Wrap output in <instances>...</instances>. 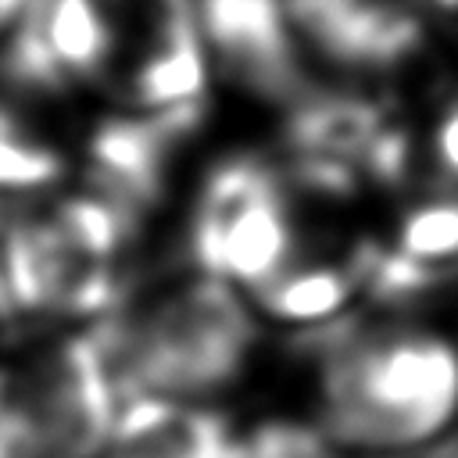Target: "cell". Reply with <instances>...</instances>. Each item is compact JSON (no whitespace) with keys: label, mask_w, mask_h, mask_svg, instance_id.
<instances>
[{"label":"cell","mask_w":458,"mask_h":458,"mask_svg":"<svg viewBox=\"0 0 458 458\" xmlns=\"http://www.w3.org/2000/svg\"><path fill=\"white\" fill-rule=\"evenodd\" d=\"M322 433L340 451L401 454L458 426V336L426 318H383L336 344L318 379Z\"/></svg>","instance_id":"6da1fadb"},{"label":"cell","mask_w":458,"mask_h":458,"mask_svg":"<svg viewBox=\"0 0 458 458\" xmlns=\"http://www.w3.org/2000/svg\"><path fill=\"white\" fill-rule=\"evenodd\" d=\"M204 39L208 68L254 100H293L304 79V54L286 0H190Z\"/></svg>","instance_id":"9c48e42d"},{"label":"cell","mask_w":458,"mask_h":458,"mask_svg":"<svg viewBox=\"0 0 458 458\" xmlns=\"http://www.w3.org/2000/svg\"><path fill=\"white\" fill-rule=\"evenodd\" d=\"M93 336L122 397L150 394L200 404L247 369L258 340V311L236 286L197 268L143 297H125L100 318V333Z\"/></svg>","instance_id":"7a4b0ae2"},{"label":"cell","mask_w":458,"mask_h":458,"mask_svg":"<svg viewBox=\"0 0 458 458\" xmlns=\"http://www.w3.org/2000/svg\"><path fill=\"white\" fill-rule=\"evenodd\" d=\"M301 229L286 182L258 157H225L197 193L190 250L197 268L250 293L297 250Z\"/></svg>","instance_id":"8992f818"},{"label":"cell","mask_w":458,"mask_h":458,"mask_svg":"<svg viewBox=\"0 0 458 458\" xmlns=\"http://www.w3.org/2000/svg\"><path fill=\"white\" fill-rule=\"evenodd\" d=\"M365 254L354 247L351 254L308 250L301 240L293 258L261 286L247 293L250 308L283 326H315L336 318L365 283Z\"/></svg>","instance_id":"7c38bea8"},{"label":"cell","mask_w":458,"mask_h":458,"mask_svg":"<svg viewBox=\"0 0 458 458\" xmlns=\"http://www.w3.org/2000/svg\"><path fill=\"white\" fill-rule=\"evenodd\" d=\"M225 419L197 401L132 394L122 401L104 458H236Z\"/></svg>","instance_id":"8fae6325"},{"label":"cell","mask_w":458,"mask_h":458,"mask_svg":"<svg viewBox=\"0 0 458 458\" xmlns=\"http://www.w3.org/2000/svg\"><path fill=\"white\" fill-rule=\"evenodd\" d=\"M97 43L82 89L114 111L200 104L211 68L190 0H93Z\"/></svg>","instance_id":"5b68a950"},{"label":"cell","mask_w":458,"mask_h":458,"mask_svg":"<svg viewBox=\"0 0 458 458\" xmlns=\"http://www.w3.org/2000/svg\"><path fill=\"white\" fill-rule=\"evenodd\" d=\"M72 89L29 25L0 39V190L39 193L64 179L57 111Z\"/></svg>","instance_id":"52a82bcc"},{"label":"cell","mask_w":458,"mask_h":458,"mask_svg":"<svg viewBox=\"0 0 458 458\" xmlns=\"http://www.w3.org/2000/svg\"><path fill=\"white\" fill-rule=\"evenodd\" d=\"M394 247L415 265H447L458 258V186L433 182L408 197L394 222Z\"/></svg>","instance_id":"4fadbf2b"},{"label":"cell","mask_w":458,"mask_h":458,"mask_svg":"<svg viewBox=\"0 0 458 458\" xmlns=\"http://www.w3.org/2000/svg\"><path fill=\"white\" fill-rule=\"evenodd\" d=\"M118 408L93 333H50L0 354V458H104Z\"/></svg>","instance_id":"277c9868"},{"label":"cell","mask_w":458,"mask_h":458,"mask_svg":"<svg viewBox=\"0 0 458 458\" xmlns=\"http://www.w3.org/2000/svg\"><path fill=\"white\" fill-rule=\"evenodd\" d=\"M140 215L89 182L39 190L0 225V279L18 315L107 318L125 301Z\"/></svg>","instance_id":"3957f363"},{"label":"cell","mask_w":458,"mask_h":458,"mask_svg":"<svg viewBox=\"0 0 458 458\" xmlns=\"http://www.w3.org/2000/svg\"><path fill=\"white\" fill-rule=\"evenodd\" d=\"M429 157L444 182L458 186V100L440 111L429 129Z\"/></svg>","instance_id":"9a60e30c"},{"label":"cell","mask_w":458,"mask_h":458,"mask_svg":"<svg viewBox=\"0 0 458 458\" xmlns=\"http://www.w3.org/2000/svg\"><path fill=\"white\" fill-rule=\"evenodd\" d=\"M36 0H0V39H7L14 29L25 25V18L32 14Z\"/></svg>","instance_id":"e0dca14e"},{"label":"cell","mask_w":458,"mask_h":458,"mask_svg":"<svg viewBox=\"0 0 458 458\" xmlns=\"http://www.w3.org/2000/svg\"><path fill=\"white\" fill-rule=\"evenodd\" d=\"M304 61L351 79L404 72L433 39L426 0H286Z\"/></svg>","instance_id":"ba28073f"},{"label":"cell","mask_w":458,"mask_h":458,"mask_svg":"<svg viewBox=\"0 0 458 458\" xmlns=\"http://www.w3.org/2000/svg\"><path fill=\"white\" fill-rule=\"evenodd\" d=\"M426 4H429L433 36L458 54V0H426Z\"/></svg>","instance_id":"2e32d148"},{"label":"cell","mask_w":458,"mask_h":458,"mask_svg":"<svg viewBox=\"0 0 458 458\" xmlns=\"http://www.w3.org/2000/svg\"><path fill=\"white\" fill-rule=\"evenodd\" d=\"M0 225H4V218H0Z\"/></svg>","instance_id":"ac0fdd59"},{"label":"cell","mask_w":458,"mask_h":458,"mask_svg":"<svg viewBox=\"0 0 458 458\" xmlns=\"http://www.w3.org/2000/svg\"><path fill=\"white\" fill-rule=\"evenodd\" d=\"M193 107L114 111L97 122L82 143L86 182L143 218V211L157 204L168 186V168L186 129L193 125Z\"/></svg>","instance_id":"30bf717a"},{"label":"cell","mask_w":458,"mask_h":458,"mask_svg":"<svg viewBox=\"0 0 458 458\" xmlns=\"http://www.w3.org/2000/svg\"><path fill=\"white\" fill-rule=\"evenodd\" d=\"M340 451L322 429L301 426H261L236 444V458H333Z\"/></svg>","instance_id":"5bb4252c"}]
</instances>
